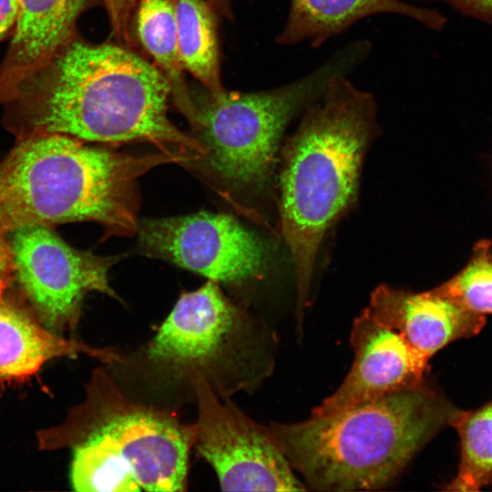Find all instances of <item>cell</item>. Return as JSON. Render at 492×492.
<instances>
[{
  "instance_id": "ac0fdd59",
  "label": "cell",
  "mask_w": 492,
  "mask_h": 492,
  "mask_svg": "<svg viewBox=\"0 0 492 492\" xmlns=\"http://www.w3.org/2000/svg\"><path fill=\"white\" fill-rule=\"evenodd\" d=\"M459 438L460 458L447 491H479L492 485V400L475 410L456 409L449 423Z\"/></svg>"
},
{
  "instance_id": "ba28073f",
  "label": "cell",
  "mask_w": 492,
  "mask_h": 492,
  "mask_svg": "<svg viewBox=\"0 0 492 492\" xmlns=\"http://www.w3.org/2000/svg\"><path fill=\"white\" fill-rule=\"evenodd\" d=\"M7 234L14 279L49 330L74 329L90 292L118 299L108 279L115 257L77 250L44 225L22 226Z\"/></svg>"
},
{
  "instance_id": "ffe728a7",
  "label": "cell",
  "mask_w": 492,
  "mask_h": 492,
  "mask_svg": "<svg viewBox=\"0 0 492 492\" xmlns=\"http://www.w3.org/2000/svg\"><path fill=\"white\" fill-rule=\"evenodd\" d=\"M116 38L127 46L133 44L132 19L138 0H102Z\"/></svg>"
},
{
  "instance_id": "7c38bea8",
  "label": "cell",
  "mask_w": 492,
  "mask_h": 492,
  "mask_svg": "<svg viewBox=\"0 0 492 492\" xmlns=\"http://www.w3.org/2000/svg\"><path fill=\"white\" fill-rule=\"evenodd\" d=\"M366 310L429 361L450 343L477 335L486 324L485 315L468 310L436 287L412 292L380 285Z\"/></svg>"
},
{
  "instance_id": "44dd1931",
  "label": "cell",
  "mask_w": 492,
  "mask_h": 492,
  "mask_svg": "<svg viewBox=\"0 0 492 492\" xmlns=\"http://www.w3.org/2000/svg\"><path fill=\"white\" fill-rule=\"evenodd\" d=\"M462 14L492 22V0H444Z\"/></svg>"
},
{
  "instance_id": "9c48e42d",
  "label": "cell",
  "mask_w": 492,
  "mask_h": 492,
  "mask_svg": "<svg viewBox=\"0 0 492 492\" xmlns=\"http://www.w3.org/2000/svg\"><path fill=\"white\" fill-rule=\"evenodd\" d=\"M245 326L242 313L225 296L220 282L208 280L200 288L181 293L142 354L162 375L191 383L201 374L219 393L220 368L237 361Z\"/></svg>"
},
{
  "instance_id": "7a4b0ae2",
  "label": "cell",
  "mask_w": 492,
  "mask_h": 492,
  "mask_svg": "<svg viewBox=\"0 0 492 492\" xmlns=\"http://www.w3.org/2000/svg\"><path fill=\"white\" fill-rule=\"evenodd\" d=\"M346 76L331 77L282 152L280 216L296 276L298 323L308 304L319 247L354 200L365 149L378 129L373 94Z\"/></svg>"
},
{
  "instance_id": "e0dca14e",
  "label": "cell",
  "mask_w": 492,
  "mask_h": 492,
  "mask_svg": "<svg viewBox=\"0 0 492 492\" xmlns=\"http://www.w3.org/2000/svg\"><path fill=\"white\" fill-rule=\"evenodd\" d=\"M172 1L185 70L211 95H222L226 90L220 79V16L206 0Z\"/></svg>"
},
{
  "instance_id": "52a82bcc",
  "label": "cell",
  "mask_w": 492,
  "mask_h": 492,
  "mask_svg": "<svg viewBox=\"0 0 492 492\" xmlns=\"http://www.w3.org/2000/svg\"><path fill=\"white\" fill-rule=\"evenodd\" d=\"M198 406L193 448L223 491H303L269 426L224 402L201 374L191 381Z\"/></svg>"
},
{
  "instance_id": "9a60e30c",
  "label": "cell",
  "mask_w": 492,
  "mask_h": 492,
  "mask_svg": "<svg viewBox=\"0 0 492 492\" xmlns=\"http://www.w3.org/2000/svg\"><path fill=\"white\" fill-rule=\"evenodd\" d=\"M79 354L107 362L120 360L110 348H94L67 339L26 311L0 300V382L23 380L36 374L47 361Z\"/></svg>"
},
{
  "instance_id": "6da1fadb",
  "label": "cell",
  "mask_w": 492,
  "mask_h": 492,
  "mask_svg": "<svg viewBox=\"0 0 492 492\" xmlns=\"http://www.w3.org/2000/svg\"><path fill=\"white\" fill-rule=\"evenodd\" d=\"M169 97L153 63L124 45L77 35L2 104L3 124L16 140L60 134L86 143H150L182 164L197 163L206 147L169 119Z\"/></svg>"
},
{
  "instance_id": "603a6c76",
  "label": "cell",
  "mask_w": 492,
  "mask_h": 492,
  "mask_svg": "<svg viewBox=\"0 0 492 492\" xmlns=\"http://www.w3.org/2000/svg\"><path fill=\"white\" fill-rule=\"evenodd\" d=\"M18 6L19 0H0V41L11 36Z\"/></svg>"
},
{
  "instance_id": "3957f363",
  "label": "cell",
  "mask_w": 492,
  "mask_h": 492,
  "mask_svg": "<svg viewBox=\"0 0 492 492\" xmlns=\"http://www.w3.org/2000/svg\"><path fill=\"white\" fill-rule=\"evenodd\" d=\"M179 159L120 153L60 134L16 140L0 162V232L27 225L96 222L104 237L138 230V179Z\"/></svg>"
},
{
  "instance_id": "4fadbf2b",
  "label": "cell",
  "mask_w": 492,
  "mask_h": 492,
  "mask_svg": "<svg viewBox=\"0 0 492 492\" xmlns=\"http://www.w3.org/2000/svg\"><path fill=\"white\" fill-rule=\"evenodd\" d=\"M91 0H19L6 54L0 64V104L75 36Z\"/></svg>"
},
{
  "instance_id": "277c9868",
  "label": "cell",
  "mask_w": 492,
  "mask_h": 492,
  "mask_svg": "<svg viewBox=\"0 0 492 492\" xmlns=\"http://www.w3.org/2000/svg\"><path fill=\"white\" fill-rule=\"evenodd\" d=\"M194 436V424L133 401L97 368L85 400L38 441L42 449L71 450L76 491L173 492L186 490Z\"/></svg>"
},
{
  "instance_id": "d6986e66",
  "label": "cell",
  "mask_w": 492,
  "mask_h": 492,
  "mask_svg": "<svg viewBox=\"0 0 492 492\" xmlns=\"http://www.w3.org/2000/svg\"><path fill=\"white\" fill-rule=\"evenodd\" d=\"M468 310L492 314V243L481 240L473 248L466 266L436 287Z\"/></svg>"
},
{
  "instance_id": "5b68a950",
  "label": "cell",
  "mask_w": 492,
  "mask_h": 492,
  "mask_svg": "<svg viewBox=\"0 0 492 492\" xmlns=\"http://www.w3.org/2000/svg\"><path fill=\"white\" fill-rule=\"evenodd\" d=\"M456 408L425 384L333 414L269 428L315 490L381 489L449 420Z\"/></svg>"
},
{
  "instance_id": "8fae6325",
  "label": "cell",
  "mask_w": 492,
  "mask_h": 492,
  "mask_svg": "<svg viewBox=\"0 0 492 492\" xmlns=\"http://www.w3.org/2000/svg\"><path fill=\"white\" fill-rule=\"evenodd\" d=\"M350 342L354 363L337 390L312 415L335 413L353 405L423 385L429 360L366 308L354 320Z\"/></svg>"
},
{
  "instance_id": "cb8c5ba5",
  "label": "cell",
  "mask_w": 492,
  "mask_h": 492,
  "mask_svg": "<svg viewBox=\"0 0 492 492\" xmlns=\"http://www.w3.org/2000/svg\"><path fill=\"white\" fill-rule=\"evenodd\" d=\"M210 7L220 17L232 19L230 0H207Z\"/></svg>"
},
{
  "instance_id": "8992f818",
  "label": "cell",
  "mask_w": 492,
  "mask_h": 492,
  "mask_svg": "<svg viewBox=\"0 0 492 492\" xmlns=\"http://www.w3.org/2000/svg\"><path fill=\"white\" fill-rule=\"evenodd\" d=\"M371 49L368 40L353 41L306 76L270 90L190 92L193 112L188 121L207 149L197 163L232 188L263 185L290 121L322 97L332 77L351 73Z\"/></svg>"
},
{
  "instance_id": "30bf717a",
  "label": "cell",
  "mask_w": 492,
  "mask_h": 492,
  "mask_svg": "<svg viewBox=\"0 0 492 492\" xmlns=\"http://www.w3.org/2000/svg\"><path fill=\"white\" fill-rule=\"evenodd\" d=\"M138 246L165 260L223 283L261 277L267 250L254 232L228 214L201 211L138 222Z\"/></svg>"
},
{
  "instance_id": "2e32d148",
  "label": "cell",
  "mask_w": 492,
  "mask_h": 492,
  "mask_svg": "<svg viewBox=\"0 0 492 492\" xmlns=\"http://www.w3.org/2000/svg\"><path fill=\"white\" fill-rule=\"evenodd\" d=\"M170 87L173 104L189 120L193 112L190 91L181 63L172 0H138L132 32Z\"/></svg>"
},
{
  "instance_id": "5bb4252c",
  "label": "cell",
  "mask_w": 492,
  "mask_h": 492,
  "mask_svg": "<svg viewBox=\"0 0 492 492\" xmlns=\"http://www.w3.org/2000/svg\"><path fill=\"white\" fill-rule=\"evenodd\" d=\"M377 14L408 16L434 30L442 29L446 22L436 10L401 0H291L285 26L276 42L296 46L309 41L312 47L318 48L357 21Z\"/></svg>"
},
{
  "instance_id": "7402d4cb",
  "label": "cell",
  "mask_w": 492,
  "mask_h": 492,
  "mask_svg": "<svg viewBox=\"0 0 492 492\" xmlns=\"http://www.w3.org/2000/svg\"><path fill=\"white\" fill-rule=\"evenodd\" d=\"M14 279V261L6 234L0 232V300Z\"/></svg>"
}]
</instances>
